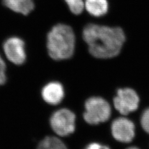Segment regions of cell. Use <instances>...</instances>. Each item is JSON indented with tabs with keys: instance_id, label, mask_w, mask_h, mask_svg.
<instances>
[{
	"instance_id": "1",
	"label": "cell",
	"mask_w": 149,
	"mask_h": 149,
	"mask_svg": "<svg viewBox=\"0 0 149 149\" xmlns=\"http://www.w3.org/2000/svg\"><path fill=\"white\" fill-rule=\"evenodd\" d=\"M83 39L91 55L97 58L117 56L125 40L123 30L119 27L88 24L83 30Z\"/></svg>"
},
{
	"instance_id": "2",
	"label": "cell",
	"mask_w": 149,
	"mask_h": 149,
	"mask_svg": "<svg viewBox=\"0 0 149 149\" xmlns=\"http://www.w3.org/2000/svg\"><path fill=\"white\" fill-rule=\"evenodd\" d=\"M75 41V35L70 26L65 24L54 26L47 36L49 56L55 60L70 58L74 54Z\"/></svg>"
},
{
	"instance_id": "3",
	"label": "cell",
	"mask_w": 149,
	"mask_h": 149,
	"mask_svg": "<svg viewBox=\"0 0 149 149\" xmlns=\"http://www.w3.org/2000/svg\"><path fill=\"white\" fill-rule=\"evenodd\" d=\"M84 119L90 124L96 125L108 120L111 114V107L105 100L101 97H91L85 104Z\"/></svg>"
},
{
	"instance_id": "4",
	"label": "cell",
	"mask_w": 149,
	"mask_h": 149,
	"mask_svg": "<svg viewBox=\"0 0 149 149\" xmlns=\"http://www.w3.org/2000/svg\"><path fill=\"white\" fill-rule=\"evenodd\" d=\"M75 120V114L70 109L63 108L54 112L50 117V124L55 133L65 137L74 132Z\"/></svg>"
},
{
	"instance_id": "5",
	"label": "cell",
	"mask_w": 149,
	"mask_h": 149,
	"mask_svg": "<svg viewBox=\"0 0 149 149\" xmlns=\"http://www.w3.org/2000/svg\"><path fill=\"white\" fill-rule=\"evenodd\" d=\"M139 104V97L131 88H123L118 90L117 95L114 98L116 109L123 115L137 110Z\"/></svg>"
},
{
	"instance_id": "6",
	"label": "cell",
	"mask_w": 149,
	"mask_h": 149,
	"mask_svg": "<svg viewBox=\"0 0 149 149\" xmlns=\"http://www.w3.org/2000/svg\"><path fill=\"white\" fill-rule=\"evenodd\" d=\"M3 50L7 58L13 63L20 65L26 59L25 43L19 37H11L3 44Z\"/></svg>"
},
{
	"instance_id": "7",
	"label": "cell",
	"mask_w": 149,
	"mask_h": 149,
	"mask_svg": "<svg viewBox=\"0 0 149 149\" xmlns=\"http://www.w3.org/2000/svg\"><path fill=\"white\" fill-rule=\"evenodd\" d=\"M111 132L116 140L128 143L131 142L134 137L135 125L131 120L127 118H118L112 123Z\"/></svg>"
},
{
	"instance_id": "8",
	"label": "cell",
	"mask_w": 149,
	"mask_h": 149,
	"mask_svg": "<svg viewBox=\"0 0 149 149\" xmlns=\"http://www.w3.org/2000/svg\"><path fill=\"white\" fill-rule=\"evenodd\" d=\"M42 97L49 104L57 105L61 102L65 96L64 88L61 83L52 81L47 84L42 90Z\"/></svg>"
},
{
	"instance_id": "9",
	"label": "cell",
	"mask_w": 149,
	"mask_h": 149,
	"mask_svg": "<svg viewBox=\"0 0 149 149\" xmlns=\"http://www.w3.org/2000/svg\"><path fill=\"white\" fill-rule=\"evenodd\" d=\"M3 3L10 10L23 15H29L34 8L33 0H3Z\"/></svg>"
},
{
	"instance_id": "10",
	"label": "cell",
	"mask_w": 149,
	"mask_h": 149,
	"mask_svg": "<svg viewBox=\"0 0 149 149\" xmlns=\"http://www.w3.org/2000/svg\"><path fill=\"white\" fill-rule=\"evenodd\" d=\"M85 9L93 16L101 17L108 13L109 3L108 0H85Z\"/></svg>"
},
{
	"instance_id": "11",
	"label": "cell",
	"mask_w": 149,
	"mask_h": 149,
	"mask_svg": "<svg viewBox=\"0 0 149 149\" xmlns=\"http://www.w3.org/2000/svg\"><path fill=\"white\" fill-rule=\"evenodd\" d=\"M37 149H68V148L58 138L47 136L40 142Z\"/></svg>"
},
{
	"instance_id": "12",
	"label": "cell",
	"mask_w": 149,
	"mask_h": 149,
	"mask_svg": "<svg viewBox=\"0 0 149 149\" xmlns=\"http://www.w3.org/2000/svg\"><path fill=\"white\" fill-rule=\"evenodd\" d=\"M73 14L80 15L85 9V0H64Z\"/></svg>"
},
{
	"instance_id": "13",
	"label": "cell",
	"mask_w": 149,
	"mask_h": 149,
	"mask_svg": "<svg viewBox=\"0 0 149 149\" xmlns=\"http://www.w3.org/2000/svg\"><path fill=\"white\" fill-rule=\"evenodd\" d=\"M6 64L0 55V86L6 83L7 78L6 74Z\"/></svg>"
},
{
	"instance_id": "14",
	"label": "cell",
	"mask_w": 149,
	"mask_h": 149,
	"mask_svg": "<svg viewBox=\"0 0 149 149\" xmlns=\"http://www.w3.org/2000/svg\"><path fill=\"white\" fill-rule=\"evenodd\" d=\"M141 125L144 130L149 134V108L144 111L142 115Z\"/></svg>"
},
{
	"instance_id": "15",
	"label": "cell",
	"mask_w": 149,
	"mask_h": 149,
	"mask_svg": "<svg viewBox=\"0 0 149 149\" xmlns=\"http://www.w3.org/2000/svg\"><path fill=\"white\" fill-rule=\"evenodd\" d=\"M85 149H110L109 147L102 146L97 143H91L88 145Z\"/></svg>"
},
{
	"instance_id": "16",
	"label": "cell",
	"mask_w": 149,
	"mask_h": 149,
	"mask_svg": "<svg viewBox=\"0 0 149 149\" xmlns=\"http://www.w3.org/2000/svg\"><path fill=\"white\" fill-rule=\"evenodd\" d=\"M127 149H139V148H137L136 147H130V148H128Z\"/></svg>"
}]
</instances>
